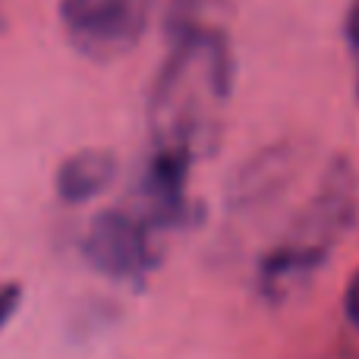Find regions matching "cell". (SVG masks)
I'll use <instances>...</instances> for the list:
<instances>
[{
	"label": "cell",
	"mask_w": 359,
	"mask_h": 359,
	"mask_svg": "<svg viewBox=\"0 0 359 359\" xmlns=\"http://www.w3.org/2000/svg\"><path fill=\"white\" fill-rule=\"evenodd\" d=\"M196 155L183 149L151 145L142 180L145 217L155 227H174L189 217V170Z\"/></svg>",
	"instance_id": "cell-5"
},
{
	"label": "cell",
	"mask_w": 359,
	"mask_h": 359,
	"mask_svg": "<svg viewBox=\"0 0 359 359\" xmlns=\"http://www.w3.org/2000/svg\"><path fill=\"white\" fill-rule=\"evenodd\" d=\"M170 50L151 88V145L198 151L217 136V117L233 86V50L217 25L198 19L196 0H177Z\"/></svg>",
	"instance_id": "cell-1"
},
{
	"label": "cell",
	"mask_w": 359,
	"mask_h": 359,
	"mask_svg": "<svg viewBox=\"0 0 359 359\" xmlns=\"http://www.w3.org/2000/svg\"><path fill=\"white\" fill-rule=\"evenodd\" d=\"M155 224L145 215L130 211H101L86 236V259L101 274L117 280H145L158 265V249L151 236Z\"/></svg>",
	"instance_id": "cell-4"
},
{
	"label": "cell",
	"mask_w": 359,
	"mask_h": 359,
	"mask_svg": "<svg viewBox=\"0 0 359 359\" xmlns=\"http://www.w3.org/2000/svg\"><path fill=\"white\" fill-rule=\"evenodd\" d=\"M353 205L356 177L344 158H334L325 168L318 189L312 192L309 205L297 217L290 233L262 259L259 287L268 299L287 297L293 287L303 284L322 265L325 255L331 252V246L337 243V236L344 233V227L353 217Z\"/></svg>",
	"instance_id": "cell-2"
},
{
	"label": "cell",
	"mask_w": 359,
	"mask_h": 359,
	"mask_svg": "<svg viewBox=\"0 0 359 359\" xmlns=\"http://www.w3.org/2000/svg\"><path fill=\"white\" fill-rule=\"evenodd\" d=\"M344 309H347L350 325L359 331V271H353V278H350V284H347V293H344Z\"/></svg>",
	"instance_id": "cell-8"
},
{
	"label": "cell",
	"mask_w": 359,
	"mask_h": 359,
	"mask_svg": "<svg viewBox=\"0 0 359 359\" xmlns=\"http://www.w3.org/2000/svg\"><path fill=\"white\" fill-rule=\"evenodd\" d=\"M145 0H60L69 41L88 60H117L130 54L145 29Z\"/></svg>",
	"instance_id": "cell-3"
},
{
	"label": "cell",
	"mask_w": 359,
	"mask_h": 359,
	"mask_svg": "<svg viewBox=\"0 0 359 359\" xmlns=\"http://www.w3.org/2000/svg\"><path fill=\"white\" fill-rule=\"evenodd\" d=\"M117 177V158L104 149H86L69 155L57 170V192L63 202H88L104 192Z\"/></svg>",
	"instance_id": "cell-6"
},
{
	"label": "cell",
	"mask_w": 359,
	"mask_h": 359,
	"mask_svg": "<svg viewBox=\"0 0 359 359\" xmlns=\"http://www.w3.org/2000/svg\"><path fill=\"white\" fill-rule=\"evenodd\" d=\"M347 41H350V57L356 67V92H359V0L350 4L347 13Z\"/></svg>",
	"instance_id": "cell-7"
},
{
	"label": "cell",
	"mask_w": 359,
	"mask_h": 359,
	"mask_svg": "<svg viewBox=\"0 0 359 359\" xmlns=\"http://www.w3.org/2000/svg\"><path fill=\"white\" fill-rule=\"evenodd\" d=\"M19 306V287L16 284H0V328L10 322V316Z\"/></svg>",
	"instance_id": "cell-9"
}]
</instances>
